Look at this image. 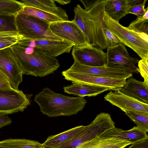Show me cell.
<instances>
[{"mask_svg":"<svg viewBox=\"0 0 148 148\" xmlns=\"http://www.w3.org/2000/svg\"><path fill=\"white\" fill-rule=\"evenodd\" d=\"M34 101L42 114L52 117L76 114L82 110L87 103L84 97L64 95L47 87L37 94Z\"/></svg>","mask_w":148,"mask_h":148,"instance_id":"cell-1","label":"cell"},{"mask_svg":"<svg viewBox=\"0 0 148 148\" xmlns=\"http://www.w3.org/2000/svg\"><path fill=\"white\" fill-rule=\"evenodd\" d=\"M10 47L20 66L23 75L43 77L53 73L60 66L56 58L35 49L25 47L17 43Z\"/></svg>","mask_w":148,"mask_h":148,"instance_id":"cell-2","label":"cell"},{"mask_svg":"<svg viewBox=\"0 0 148 148\" xmlns=\"http://www.w3.org/2000/svg\"><path fill=\"white\" fill-rule=\"evenodd\" d=\"M115 123L110 115L104 112L98 114L94 120L79 133L66 142L45 148H77L99 136L106 131L114 127Z\"/></svg>","mask_w":148,"mask_h":148,"instance_id":"cell-3","label":"cell"},{"mask_svg":"<svg viewBox=\"0 0 148 148\" xmlns=\"http://www.w3.org/2000/svg\"><path fill=\"white\" fill-rule=\"evenodd\" d=\"M15 24L17 32L23 38L64 40L52 32L50 23L32 16L18 14L15 16Z\"/></svg>","mask_w":148,"mask_h":148,"instance_id":"cell-4","label":"cell"},{"mask_svg":"<svg viewBox=\"0 0 148 148\" xmlns=\"http://www.w3.org/2000/svg\"><path fill=\"white\" fill-rule=\"evenodd\" d=\"M103 20L106 27L121 43L132 49L142 59L148 60V38L123 26L109 17L105 11Z\"/></svg>","mask_w":148,"mask_h":148,"instance_id":"cell-5","label":"cell"},{"mask_svg":"<svg viewBox=\"0 0 148 148\" xmlns=\"http://www.w3.org/2000/svg\"><path fill=\"white\" fill-rule=\"evenodd\" d=\"M49 27L55 35L72 44L73 46L81 47L91 46L73 20L51 23H50Z\"/></svg>","mask_w":148,"mask_h":148,"instance_id":"cell-6","label":"cell"},{"mask_svg":"<svg viewBox=\"0 0 148 148\" xmlns=\"http://www.w3.org/2000/svg\"><path fill=\"white\" fill-rule=\"evenodd\" d=\"M106 66L123 70L132 73L139 72L135 64L139 60L130 56L125 45L122 43L107 49Z\"/></svg>","mask_w":148,"mask_h":148,"instance_id":"cell-7","label":"cell"},{"mask_svg":"<svg viewBox=\"0 0 148 148\" xmlns=\"http://www.w3.org/2000/svg\"><path fill=\"white\" fill-rule=\"evenodd\" d=\"M0 71L8 79L11 88L18 90L23 82L21 69L10 47L0 50Z\"/></svg>","mask_w":148,"mask_h":148,"instance_id":"cell-8","label":"cell"},{"mask_svg":"<svg viewBox=\"0 0 148 148\" xmlns=\"http://www.w3.org/2000/svg\"><path fill=\"white\" fill-rule=\"evenodd\" d=\"M30 104L29 99L22 90L0 88V114L23 112Z\"/></svg>","mask_w":148,"mask_h":148,"instance_id":"cell-9","label":"cell"},{"mask_svg":"<svg viewBox=\"0 0 148 148\" xmlns=\"http://www.w3.org/2000/svg\"><path fill=\"white\" fill-rule=\"evenodd\" d=\"M92 7L86 11L77 4L73 10L75 15L73 20L83 33L89 44L94 47L98 46V37Z\"/></svg>","mask_w":148,"mask_h":148,"instance_id":"cell-10","label":"cell"},{"mask_svg":"<svg viewBox=\"0 0 148 148\" xmlns=\"http://www.w3.org/2000/svg\"><path fill=\"white\" fill-rule=\"evenodd\" d=\"M25 47L35 49L49 56L55 57L64 53H69L73 45L65 40H32L22 38L17 43Z\"/></svg>","mask_w":148,"mask_h":148,"instance_id":"cell-11","label":"cell"},{"mask_svg":"<svg viewBox=\"0 0 148 148\" xmlns=\"http://www.w3.org/2000/svg\"><path fill=\"white\" fill-rule=\"evenodd\" d=\"M62 73L66 80L73 83L109 88L114 91L120 90L126 79L90 76L66 70Z\"/></svg>","mask_w":148,"mask_h":148,"instance_id":"cell-12","label":"cell"},{"mask_svg":"<svg viewBox=\"0 0 148 148\" xmlns=\"http://www.w3.org/2000/svg\"><path fill=\"white\" fill-rule=\"evenodd\" d=\"M72 55L74 60L83 65L106 67L107 55L100 48L92 46L81 47L73 46Z\"/></svg>","mask_w":148,"mask_h":148,"instance_id":"cell-13","label":"cell"},{"mask_svg":"<svg viewBox=\"0 0 148 148\" xmlns=\"http://www.w3.org/2000/svg\"><path fill=\"white\" fill-rule=\"evenodd\" d=\"M66 71L90 76L125 79L132 76L133 74L129 72L107 66H87L75 60H74L72 65Z\"/></svg>","mask_w":148,"mask_h":148,"instance_id":"cell-14","label":"cell"},{"mask_svg":"<svg viewBox=\"0 0 148 148\" xmlns=\"http://www.w3.org/2000/svg\"><path fill=\"white\" fill-rule=\"evenodd\" d=\"M105 100L123 111L132 110L148 113V104L128 96L120 90L110 91L105 95Z\"/></svg>","mask_w":148,"mask_h":148,"instance_id":"cell-15","label":"cell"},{"mask_svg":"<svg viewBox=\"0 0 148 148\" xmlns=\"http://www.w3.org/2000/svg\"><path fill=\"white\" fill-rule=\"evenodd\" d=\"M120 90L124 94L148 104V85L132 76L128 78Z\"/></svg>","mask_w":148,"mask_h":148,"instance_id":"cell-16","label":"cell"},{"mask_svg":"<svg viewBox=\"0 0 148 148\" xmlns=\"http://www.w3.org/2000/svg\"><path fill=\"white\" fill-rule=\"evenodd\" d=\"M101 136L125 140L132 144L148 138L147 132L137 126L127 130L114 127L108 130Z\"/></svg>","mask_w":148,"mask_h":148,"instance_id":"cell-17","label":"cell"},{"mask_svg":"<svg viewBox=\"0 0 148 148\" xmlns=\"http://www.w3.org/2000/svg\"><path fill=\"white\" fill-rule=\"evenodd\" d=\"M64 92L79 97H93L108 90H112L109 88L80 84L72 83L70 85L63 87Z\"/></svg>","mask_w":148,"mask_h":148,"instance_id":"cell-18","label":"cell"},{"mask_svg":"<svg viewBox=\"0 0 148 148\" xmlns=\"http://www.w3.org/2000/svg\"><path fill=\"white\" fill-rule=\"evenodd\" d=\"M25 5L35 7L53 14L64 21H68L65 10L56 5L54 0H22Z\"/></svg>","mask_w":148,"mask_h":148,"instance_id":"cell-19","label":"cell"},{"mask_svg":"<svg viewBox=\"0 0 148 148\" xmlns=\"http://www.w3.org/2000/svg\"><path fill=\"white\" fill-rule=\"evenodd\" d=\"M130 8L127 0H105V13L111 19L118 22L128 14Z\"/></svg>","mask_w":148,"mask_h":148,"instance_id":"cell-20","label":"cell"},{"mask_svg":"<svg viewBox=\"0 0 148 148\" xmlns=\"http://www.w3.org/2000/svg\"><path fill=\"white\" fill-rule=\"evenodd\" d=\"M131 144L125 140L100 136L77 148H124Z\"/></svg>","mask_w":148,"mask_h":148,"instance_id":"cell-21","label":"cell"},{"mask_svg":"<svg viewBox=\"0 0 148 148\" xmlns=\"http://www.w3.org/2000/svg\"><path fill=\"white\" fill-rule=\"evenodd\" d=\"M85 126L81 125L48 137L43 145L45 147H51L70 140L81 131Z\"/></svg>","mask_w":148,"mask_h":148,"instance_id":"cell-22","label":"cell"},{"mask_svg":"<svg viewBox=\"0 0 148 148\" xmlns=\"http://www.w3.org/2000/svg\"><path fill=\"white\" fill-rule=\"evenodd\" d=\"M18 14L32 16L50 23L63 21L55 14L32 6L25 5Z\"/></svg>","mask_w":148,"mask_h":148,"instance_id":"cell-23","label":"cell"},{"mask_svg":"<svg viewBox=\"0 0 148 148\" xmlns=\"http://www.w3.org/2000/svg\"><path fill=\"white\" fill-rule=\"evenodd\" d=\"M0 146L5 148H41L43 144L25 139H9L0 141Z\"/></svg>","mask_w":148,"mask_h":148,"instance_id":"cell-24","label":"cell"},{"mask_svg":"<svg viewBox=\"0 0 148 148\" xmlns=\"http://www.w3.org/2000/svg\"><path fill=\"white\" fill-rule=\"evenodd\" d=\"M127 28L148 38V9L144 15L137 17Z\"/></svg>","mask_w":148,"mask_h":148,"instance_id":"cell-25","label":"cell"},{"mask_svg":"<svg viewBox=\"0 0 148 148\" xmlns=\"http://www.w3.org/2000/svg\"><path fill=\"white\" fill-rule=\"evenodd\" d=\"M25 5L22 2L14 0H0V15L16 16Z\"/></svg>","mask_w":148,"mask_h":148,"instance_id":"cell-26","label":"cell"},{"mask_svg":"<svg viewBox=\"0 0 148 148\" xmlns=\"http://www.w3.org/2000/svg\"><path fill=\"white\" fill-rule=\"evenodd\" d=\"M123 111L137 127L146 132H148V113L132 110Z\"/></svg>","mask_w":148,"mask_h":148,"instance_id":"cell-27","label":"cell"},{"mask_svg":"<svg viewBox=\"0 0 148 148\" xmlns=\"http://www.w3.org/2000/svg\"><path fill=\"white\" fill-rule=\"evenodd\" d=\"M15 17L14 15H0V32H17Z\"/></svg>","mask_w":148,"mask_h":148,"instance_id":"cell-28","label":"cell"},{"mask_svg":"<svg viewBox=\"0 0 148 148\" xmlns=\"http://www.w3.org/2000/svg\"><path fill=\"white\" fill-rule=\"evenodd\" d=\"M22 37V36L19 35L17 36L0 38V50L10 47L17 43Z\"/></svg>","mask_w":148,"mask_h":148,"instance_id":"cell-29","label":"cell"},{"mask_svg":"<svg viewBox=\"0 0 148 148\" xmlns=\"http://www.w3.org/2000/svg\"><path fill=\"white\" fill-rule=\"evenodd\" d=\"M104 33L107 45V49L121 43L117 37L106 27L104 28Z\"/></svg>","mask_w":148,"mask_h":148,"instance_id":"cell-30","label":"cell"},{"mask_svg":"<svg viewBox=\"0 0 148 148\" xmlns=\"http://www.w3.org/2000/svg\"><path fill=\"white\" fill-rule=\"evenodd\" d=\"M148 60L141 59L138 62L139 72L144 79V82L148 85Z\"/></svg>","mask_w":148,"mask_h":148,"instance_id":"cell-31","label":"cell"},{"mask_svg":"<svg viewBox=\"0 0 148 148\" xmlns=\"http://www.w3.org/2000/svg\"><path fill=\"white\" fill-rule=\"evenodd\" d=\"M147 0L142 4L131 7L130 8L128 14L131 13L136 15L137 17L143 16L147 10L148 9L147 7L145 9V4Z\"/></svg>","mask_w":148,"mask_h":148,"instance_id":"cell-32","label":"cell"},{"mask_svg":"<svg viewBox=\"0 0 148 148\" xmlns=\"http://www.w3.org/2000/svg\"><path fill=\"white\" fill-rule=\"evenodd\" d=\"M127 148H148V138L133 143Z\"/></svg>","mask_w":148,"mask_h":148,"instance_id":"cell-33","label":"cell"},{"mask_svg":"<svg viewBox=\"0 0 148 148\" xmlns=\"http://www.w3.org/2000/svg\"><path fill=\"white\" fill-rule=\"evenodd\" d=\"M0 88H12L7 78L0 71Z\"/></svg>","mask_w":148,"mask_h":148,"instance_id":"cell-34","label":"cell"},{"mask_svg":"<svg viewBox=\"0 0 148 148\" xmlns=\"http://www.w3.org/2000/svg\"><path fill=\"white\" fill-rule=\"evenodd\" d=\"M11 119L8 114H0V129L2 127L12 123Z\"/></svg>","mask_w":148,"mask_h":148,"instance_id":"cell-35","label":"cell"},{"mask_svg":"<svg viewBox=\"0 0 148 148\" xmlns=\"http://www.w3.org/2000/svg\"><path fill=\"white\" fill-rule=\"evenodd\" d=\"M100 0H80L79 1L84 5L85 8L84 10L86 11H88Z\"/></svg>","mask_w":148,"mask_h":148,"instance_id":"cell-36","label":"cell"},{"mask_svg":"<svg viewBox=\"0 0 148 148\" xmlns=\"http://www.w3.org/2000/svg\"><path fill=\"white\" fill-rule=\"evenodd\" d=\"M146 0H127L128 5L130 8L142 4Z\"/></svg>","mask_w":148,"mask_h":148,"instance_id":"cell-37","label":"cell"},{"mask_svg":"<svg viewBox=\"0 0 148 148\" xmlns=\"http://www.w3.org/2000/svg\"><path fill=\"white\" fill-rule=\"evenodd\" d=\"M19 35L17 32H0V38L7 37L15 36Z\"/></svg>","mask_w":148,"mask_h":148,"instance_id":"cell-38","label":"cell"},{"mask_svg":"<svg viewBox=\"0 0 148 148\" xmlns=\"http://www.w3.org/2000/svg\"><path fill=\"white\" fill-rule=\"evenodd\" d=\"M55 2L59 3L60 5H64L67 4L71 2L70 0H54Z\"/></svg>","mask_w":148,"mask_h":148,"instance_id":"cell-39","label":"cell"},{"mask_svg":"<svg viewBox=\"0 0 148 148\" xmlns=\"http://www.w3.org/2000/svg\"><path fill=\"white\" fill-rule=\"evenodd\" d=\"M0 148H5L2 147H1V146H0Z\"/></svg>","mask_w":148,"mask_h":148,"instance_id":"cell-40","label":"cell"},{"mask_svg":"<svg viewBox=\"0 0 148 148\" xmlns=\"http://www.w3.org/2000/svg\"><path fill=\"white\" fill-rule=\"evenodd\" d=\"M45 148V147H42V148Z\"/></svg>","mask_w":148,"mask_h":148,"instance_id":"cell-41","label":"cell"}]
</instances>
